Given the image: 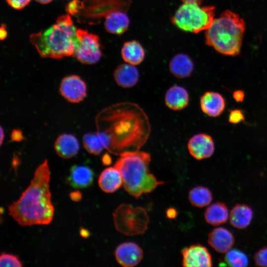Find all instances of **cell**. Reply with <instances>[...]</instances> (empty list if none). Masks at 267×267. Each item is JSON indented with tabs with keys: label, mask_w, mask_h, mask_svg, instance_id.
<instances>
[{
	"label": "cell",
	"mask_w": 267,
	"mask_h": 267,
	"mask_svg": "<svg viewBox=\"0 0 267 267\" xmlns=\"http://www.w3.org/2000/svg\"><path fill=\"white\" fill-rule=\"evenodd\" d=\"M113 215L116 229L126 235L143 234L149 222V218L145 209L133 207L130 204H121Z\"/></svg>",
	"instance_id": "52a82bcc"
},
{
	"label": "cell",
	"mask_w": 267,
	"mask_h": 267,
	"mask_svg": "<svg viewBox=\"0 0 267 267\" xmlns=\"http://www.w3.org/2000/svg\"><path fill=\"white\" fill-rule=\"evenodd\" d=\"M56 152L60 157L70 159L78 153L80 145L76 137L71 134H62L56 139L54 143Z\"/></svg>",
	"instance_id": "ffe728a7"
},
{
	"label": "cell",
	"mask_w": 267,
	"mask_h": 267,
	"mask_svg": "<svg viewBox=\"0 0 267 267\" xmlns=\"http://www.w3.org/2000/svg\"><path fill=\"white\" fill-rule=\"evenodd\" d=\"M119 156L114 166L120 172L124 187L130 195L138 198L164 183L158 181L149 172V153L137 150L126 152Z\"/></svg>",
	"instance_id": "277c9868"
},
{
	"label": "cell",
	"mask_w": 267,
	"mask_h": 267,
	"mask_svg": "<svg viewBox=\"0 0 267 267\" xmlns=\"http://www.w3.org/2000/svg\"><path fill=\"white\" fill-rule=\"evenodd\" d=\"M184 2H194V1H199L200 0H181Z\"/></svg>",
	"instance_id": "ab89813d"
},
{
	"label": "cell",
	"mask_w": 267,
	"mask_h": 267,
	"mask_svg": "<svg viewBox=\"0 0 267 267\" xmlns=\"http://www.w3.org/2000/svg\"><path fill=\"white\" fill-rule=\"evenodd\" d=\"M50 174L47 160L36 169L30 184L16 201L8 206L9 214L23 226L49 224L54 209L49 190Z\"/></svg>",
	"instance_id": "7a4b0ae2"
},
{
	"label": "cell",
	"mask_w": 267,
	"mask_h": 267,
	"mask_svg": "<svg viewBox=\"0 0 267 267\" xmlns=\"http://www.w3.org/2000/svg\"><path fill=\"white\" fill-rule=\"evenodd\" d=\"M129 23V17L124 10L115 9L106 14L104 26L108 32L120 35L128 29Z\"/></svg>",
	"instance_id": "e0dca14e"
},
{
	"label": "cell",
	"mask_w": 267,
	"mask_h": 267,
	"mask_svg": "<svg viewBox=\"0 0 267 267\" xmlns=\"http://www.w3.org/2000/svg\"><path fill=\"white\" fill-rule=\"evenodd\" d=\"M114 78L118 86L124 88H130L138 83L139 74L134 65L127 63L119 65L115 69Z\"/></svg>",
	"instance_id": "ac0fdd59"
},
{
	"label": "cell",
	"mask_w": 267,
	"mask_h": 267,
	"mask_svg": "<svg viewBox=\"0 0 267 267\" xmlns=\"http://www.w3.org/2000/svg\"><path fill=\"white\" fill-rule=\"evenodd\" d=\"M244 97V92L241 90H235L233 93V97L237 102L242 101Z\"/></svg>",
	"instance_id": "836d02e7"
},
{
	"label": "cell",
	"mask_w": 267,
	"mask_h": 267,
	"mask_svg": "<svg viewBox=\"0 0 267 267\" xmlns=\"http://www.w3.org/2000/svg\"><path fill=\"white\" fill-rule=\"evenodd\" d=\"M121 54L126 62L133 65L141 63L145 57L143 48L136 41L126 42L122 48Z\"/></svg>",
	"instance_id": "d4e9b609"
},
{
	"label": "cell",
	"mask_w": 267,
	"mask_h": 267,
	"mask_svg": "<svg viewBox=\"0 0 267 267\" xmlns=\"http://www.w3.org/2000/svg\"><path fill=\"white\" fill-rule=\"evenodd\" d=\"M182 265L187 267H210L212 259L208 249L200 244H194L181 250Z\"/></svg>",
	"instance_id": "30bf717a"
},
{
	"label": "cell",
	"mask_w": 267,
	"mask_h": 267,
	"mask_svg": "<svg viewBox=\"0 0 267 267\" xmlns=\"http://www.w3.org/2000/svg\"><path fill=\"white\" fill-rule=\"evenodd\" d=\"M253 216V211L249 206L245 204H236L230 212V222L235 228H245L251 223Z\"/></svg>",
	"instance_id": "603a6c76"
},
{
	"label": "cell",
	"mask_w": 267,
	"mask_h": 267,
	"mask_svg": "<svg viewBox=\"0 0 267 267\" xmlns=\"http://www.w3.org/2000/svg\"><path fill=\"white\" fill-rule=\"evenodd\" d=\"M0 144L1 145L4 137V132L2 127L0 128Z\"/></svg>",
	"instance_id": "f35d334b"
},
{
	"label": "cell",
	"mask_w": 267,
	"mask_h": 267,
	"mask_svg": "<svg viewBox=\"0 0 267 267\" xmlns=\"http://www.w3.org/2000/svg\"><path fill=\"white\" fill-rule=\"evenodd\" d=\"M244 120V115L241 110L235 109L230 111L228 121L232 124H237Z\"/></svg>",
	"instance_id": "f546056e"
},
{
	"label": "cell",
	"mask_w": 267,
	"mask_h": 267,
	"mask_svg": "<svg viewBox=\"0 0 267 267\" xmlns=\"http://www.w3.org/2000/svg\"><path fill=\"white\" fill-rule=\"evenodd\" d=\"M254 259L256 266L267 267V247H264L256 252L254 255Z\"/></svg>",
	"instance_id": "f1b7e54d"
},
{
	"label": "cell",
	"mask_w": 267,
	"mask_h": 267,
	"mask_svg": "<svg viewBox=\"0 0 267 267\" xmlns=\"http://www.w3.org/2000/svg\"><path fill=\"white\" fill-rule=\"evenodd\" d=\"M7 35V32L6 29V26L2 24L0 29V38L1 40H4Z\"/></svg>",
	"instance_id": "d590c367"
},
{
	"label": "cell",
	"mask_w": 267,
	"mask_h": 267,
	"mask_svg": "<svg viewBox=\"0 0 267 267\" xmlns=\"http://www.w3.org/2000/svg\"><path fill=\"white\" fill-rule=\"evenodd\" d=\"M70 196L71 199L74 201H78L81 200L82 198V194L78 191L71 192Z\"/></svg>",
	"instance_id": "e575fe53"
},
{
	"label": "cell",
	"mask_w": 267,
	"mask_h": 267,
	"mask_svg": "<svg viewBox=\"0 0 267 267\" xmlns=\"http://www.w3.org/2000/svg\"><path fill=\"white\" fill-rule=\"evenodd\" d=\"M0 266L21 267L23 265L17 256L2 253L0 257Z\"/></svg>",
	"instance_id": "83f0119b"
},
{
	"label": "cell",
	"mask_w": 267,
	"mask_h": 267,
	"mask_svg": "<svg viewBox=\"0 0 267 267\" xmlns=\"http://www.w3.org/2000/svg\"><path fill=\"white\" fill-rule=\"evenodd\" d=\"M234 238L231 232L223 227L214 229L209 234V244L217 252L226 253L234 243Z\"/></svg>",
	"instance_id": "9a60e30c"
},
{
	"label": "cell",
	"mask_w": 267,
	"mask_h": 267,
	"mask_svg": "<svg viewBox=\"0 0 267 267\" xmlns=\"http://www.w3.org/2000/svg\"><path fill=\"white\" fill-rule=\"evenodd\" d=\"M9 6L15 9L20 10L26 7L31 0H6Z\"/></svg>",
	"instance_id": "4dcf8cb0"
},
{
	"label": "cell",
	"mask_w": 267,
	"mask_h": 267,
	"mask_svg": "<svg viewBox=\"0 0 267 267\" xmlns=\"http://www.w3.org/2000/svg\"><path fill=\"white\" fill-rule=\"evenodd\" d=\"M228 217L227 207L224 203L219 202L210 205L204 213L206 222L214 226L224 223L228 220Z\"/></svg>",
	"instance_id": "cb8c5ba5"
},
{
	"label": "cell",
	"mask_w": 267,
	"mask_h": 267,
	"mask_svg": "<svg viewBox=\"0 0 267 267\" xmlns=\"http://www.w3.org/2000/svg\"><path fill=\"white\" fill-rule=\"evenodd\" d=\"M102 161H103V163L107 165L109 164L111 162V159L109 156H108L107 154L104 155L102 158Z\"/></svg>",
	"instance_id": "8d00e7d4"
},
{
	"label": "cell",
	"mask_w": 267,
	"mask_h": 267,
	"mask_svg": "<svg viewBox=\"0 0 267 267\" xmlns=\"http://www.w3.org/2000/svg\"><path fill=\"white\" fill-rule=\"evenodd\" d=\"M87 85L80 77L72 75L64 77L59 88L60 93L72 103L82 101L87 95Z\"/></svg>",
	"instance_id": "9c48e42d"
},
{
	"label": "cell",
	"mask_w": 267,
	"mask_h": 267,
	"mask_svg": "<svg viewBox=\"0 0 267 267\" xmlns=\"http://www.w3.org/2000/svg\"><path fill=\"white\" fill-rule=\"evenodd\" d=\"M104 119L109 126L104 132L109 136L108 150L120 155L139 150L150 132L147 116L137 104L123 102L107 109Z\"/></svg>",
	"instance_id": "6da1fadb"
},
{
	"label": "cell",
	"mask_w": 267,
	"mask_h": 267,
	"mask_svg": "<svg viewBox=\"0 0 267 267\" xmlns=\"http://www.w3.org/2000/svg\"><path fill=\"white\" fill-rule=\"evenodd\" d=\"M215 7L202 6L200 1L184 2L172 17L173 24L186 32L197 33L208 29L214 20Z\"/></svg>",
	"instance_id": "8992f818"
},
{
	"label": "cell",
	"mask_w": 267,
	"mask_h": 267,
	"mask_svg": "<svg viewBox=\"0 0 267 267\" xmlns=\"http://www.w3.org/2000/svg\"><path fill=\"white\" fill-rule=\"evenodd\" d=\"M84 147L89 153L98 155L104 149L109 148L110 139L109 135L104 131L96 134H86L83 138Z\"/></svg>",
	"instance_id": "44dd1931"
},
{
	"label": "cell",
	"mask_w": 267,
	"mask_h": 267,
	"mask_svg": "<svg viewBox=\"0 0 267 267\" xmlns=\"http://www.w3.org/2000/svg\"><path fill=\"white\" fill-rule=\"evenodd\" d=\"M77 35L79 43L73 56L86 64H93L98 62L102 57L98 36L81 29H77Z\"/></svg>",
	"instance_id": "ba28073f"
},
{
	"label": "cell",
	"mask_w": 267,
	"mask_h": 267,
	"mask_svg": "<svg viewBox=\"0 0 267 267\" xmlns=\"http://www.w3.org/2000/svg\"><path fill=\"white\" fill-rule=\"evenodd\" d=\"M117 262L125 267H133L138 265L143 258L141 248L134 242H124L120 244L115 250Z\"/></svg>",
	"instance_id": "7c38bea8"
},
{
	"label": "cell",
	"mask_w": 267,
	"mask_h": 267,
	"mask_svg": "<svg viewBox=\"0 0 267 267\" xmlns=\"http://www.w3.org/2000/svg\"><path fill=\"white\" fill-rule=\"evenodd\" d=\"M202 112L210 117L220 116L225 108V100L220 93L214 91L205 92L200 99Z\"/></svg>",
	"instance_id": "5bb4252c"
},
{
	"label": "cell",
	"mask_w": 267,
	"mask_h": 267,
	"mask_svg": "<svg viewBox=\"0 0 267 267\" xmlns=\"http://www.w3.org/2000/svg\"><path fill=\"white\" fill-rule=\"evenodd\" d=\"M189 100L187 90L178 85L171 87L165 95V103L170 109L179 111L183 109L188 104Z\"/></svg>",
	"instance_id": "2e32d148"
},
{
	"label": "cell",
	"mask_w": 267,
	"mask_h": 267,
	"mask_svg": "<svg viewBox=\"0 0 267 267\" xmlns=\"http://www.w3.org/2000/svg\"><path fill=\"white\" fill-rule=\"evenodd\" d=\"M188 199L191 205L202 208L209 205L213 200L211 191L207 187L197 186L192 188L188 193Z\"/></svg>",
	"instance_id": "484cf974"
},
{
	"label": "cell",
	"mask_w": 267,
	"mask_h": 267,
	"mask_svg": "<svg viewBox=\"0 0 267 267\" xmlns=\"http://www.w3.org/2000/svg\"><path fill=\"white\" fill-rule=\"evenodd\" d=\"M190 155L197 160L210 157L215 151V143L211 136L205 134H198L192 136L187 143Z\"/></svg>",
	"instance_id": "8fae6325"
},
{
	"label": "cell",
	"mask_w": 267,
	"mask_h": 267,
	"mask_svg": "<svg viewBox=\"0 0 267 267\" xmlns=\"http://www.w3.org/2000/svg\"><path fill=\"white\" fill-rule=\"evenodd\" d=\"M225 265L235 267H246L249 261L246 255L237 249L228 251L224 258Z\"/></svg>",
	"instance_id": "4316f807"
},
{
	"label": "cell",
	"mask_w": 267,
	"mask_h": 267,
	"mask_svg": "<svg viewBox=\"0 0 267 267\" xmlns=\"http://www.w3.org/2000/svg\"><path fill=\"white\" fill-rule=\"evenodd\" d=\"M94 176L92 170L89 166L74 165L70 169L66 182L74 188H86L92 184Z\"/></svg>",
	"instance_id": "4fadbf2b"
},
{
	"label": "cell",
	"mask_w": 267,
	"mask_h": 267,
	"mask_svg": "<svg viewBox=\"0 0 267 267\" xmlns=\"http://www.w3.org/2000/svg\"><path fill=\"white\" fill-rule=\"evenodd\" d=\"M11 139L12 140L19 141L23 139L22 133L19 130H14L11 134Z\"/></svg>",
	"instance_id": "d6a6232c"
},
{
	"label": "cell",
	"mask_w": 267,
	"mask_h": 267,
	"mask_svg": "<svg viewBox=\"0 0 267 267\" xmlns=\"http://www.w3.org/2000/svg\"><path fill=\"white\" fill-rule=\"evenodd\" d=\"M37 2L42 4H47L53 0H35Z\"/></svg>",
	"instance_id": "74e56055"
},
{
	"label": "cell",
	"mask_w": 267,
	"mask_h": 267,
	"mask_svg": "<svg viewBox=\"0 0 267 267\" xmlns=\"http://www.w3.org/2000/svg\"><path fill=\"white\" fill-rule=\"evenodd\" d=\"M245 30L242 18L230 10L224 11L206 30V44L222 54L237 55L240 51Z\"/></svg>",
	"instance_id": "5b68a950"
},
{
	"label": "cell",
	"mask_w": 267,
	"mask_h": 267,
	"mask_svg": "<svg viewBox=\"0 0 267 267\" xmlns=\"http://www.w3.org/2000/svg\"><path fill=\"white\" fill-rule=\"evenodd\" d=\"M169 69L171 73L180 79L189 77L194 69L191 58L186 54L179 53L176 55L170 61Z\"/></svg>",
	"instance_id": "7402d4cb"
},
{
	"label": "cell",
	"mask_w": 267,
	"mask_h": 267,
	"mask_svg": "<svg viewBox=\"0 0 267 267\" xmlns=\"http://www.w3.org/2000/svg\"><path fill=\"white\" fill-rule=\"evenodd\" d=\"M77 28L69 15L60 16L48 28L30 36V41L44 58L73 56L78 44Z\"/></svg>",
	"instance_id": "3957f363"
},
{
	"label": "cell",
	"mask_w": 267,
	"mask_h": 267,
	"mask_svg": "<svg viewBox=\"0 0 267 267\" xmlns=\"http://www.w3.org/2000/svg\"><path fill=\"white\" fill-rule=\"evenodd\" d=\"M98 183L101 189L106 193H113L123 184L122 175L114 166L104 169L100 174Z\"/></svg>",
	"instance_id": "d6986e66"
},
{
	"label": "cell",
	"mask_w": 267,
	"mask_h": 267,
	"mask_svg": "<svg viewBox=\"0 0 267 267\" xmlns=\"http://www.w3.org/2000/svg\"><path fill=\"white\" fill-rule=\"evenodd\" d=\"M79 4L78 0H73L67 5V12L72 15L75 14L79 11Z\"/></svg>",
	"instance_id": "1f68e13d"
}]
</instances>
